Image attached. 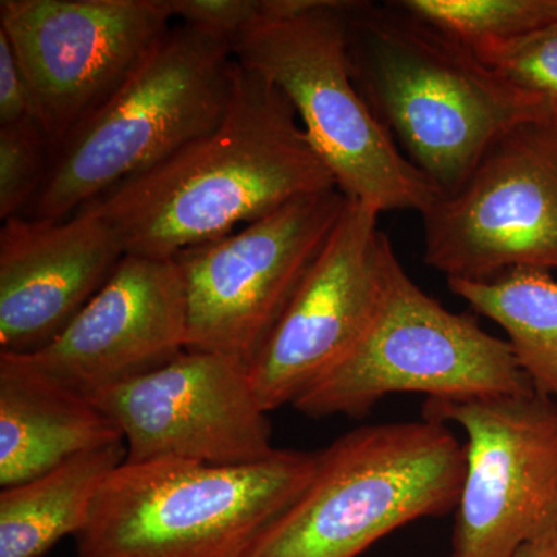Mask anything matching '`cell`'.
Returning <instances> with one entry per match:
<instances>
[{"instance_id": "1", "label": "cell", "mask_w": 557, "mask_h": 557, "mask_svg": "<svg viewBox=\"0 0 557 557\" xmlns=\"http://www.w3.org/2000/svg\"><path fill=\"white\" fill-rule=\"evenodd\" d=\"M332 188V172L284 94L237 64L218 127L87 205L115 231L126 255L174 259Z\"/></svg>"}, {"instance_id": "2", "label": "cell", "mask_w": 557, "mask_h": 557, "mask_svg": "<svg viewBox=\"0 0 557 557\" xmlns=\"http://www.w3.org/2000/svg\"><path fill=\"white\" fill-rule=\"evenodd\" d=\"M346 33L359 94L440 194L456 189L512 127L555 115L480 60L474 47L413 16L398 0H348Z\"/></svg>"}, {"instance_id": "3", "label": "cell", "mask_w": 557, "mask_h": 557, "mask_svg": "<svg viewBox=\"0 0 557 557\" xmlns=\"http://www.w3.org/2000/svg\"><path fill=\"white\" fill-rule=\"evenodd\" d=\"M237 62L228 40L175 25L115 91L51 148L25 218L61 220L170 159L225 116Z\"/></svg>"}, {"instance_id": "4", "label": "cell", "mask_w": 557, "mask_h": 557, "mask_svg": "<svg viewBox=\"0 0 557 557\" xmlns=\"http://www.w3.org/2000/svg\"><path fill=\"white\" fill-rule=\"evenodd\" d=\"M348 0H260L233 42L237 64L284 94L348 200L383 214L423 212L438 190L366 104L347 61Z\"/></svg>"}, {"instance_id": "5", "label": "cell", "mask_w": 557, "mask_h": 557, "mask_svg": "<svg viewBox=\"0 0 557 557\" xmlns=\"http://www.w3.org/2000/svg\"><path fill=\"white\" fill-rule=\"evenodd\" d=\"M318 453L277 449L247 465L182 458L116 468L75 536L78 557H248L307 490Z\"/></svg>"}, {"instance_id": "6", "label": "cell", "mask_w": 557, "mask_h": 557, "mask_svg": "<svg viewBox=\"0 0 557 557\" xmlns=\"http://www.w3.org/2000/svg\"><path fill=\"white\" fill-rule=\"evenodd\" d=\"M465 448L437 421L362 426L319 450L317 474L248 557H358L457 507Z\"/></svg>"}, {"instance_id": "7", "label": "cell", "mask_w": 557, "mask_h": 557, "mask_svg": "<svg viewBox=\"0 0 557 557\" xmlns=\"http://www.w3.org/2000/svg\"><path fill=\"white\" fill-rule=\"evenodd\" d=\"M531 391L508 341L445 309L397 258L368 332L293 406L310 418L359 417L394 394L468 399Z\"/></svg>"}, {"instance_id": "8", "label": "cell", "mask_w": 557, "mask_h": 557, "mask_svg": "<svg viewBox=\"0 0 557 557\" xmlns=\"http://www.w3.org/2000/svg\"><path fill=\"white\" fill-rule=\"evenodd\" d=\"M338 188L299 197L175 256L188 307L186 350L251 368L339 222Z\"/></svg>"}, {"instance_id": "9", "label": "cell", "mask_w": 557, "mask_h": 557, "mask_svg": "<svg viewBox=\"0 0 557 557\" xmlns=\"http://www.w3.org/2000/svg\"><path fill=\"white\" fill-rule=\"evenodd\" d=\"M421 219L424 262L448 281L557 271V116L498 137Z\"/></svg>"}, {"instance_id": "10", "label": "cell", "mask_w": 557, "mask_h": 557, "mask_svg": "<svg viewBox=\"0 0 557 557\" xmlns=\"http://www.w3.org/2000/svg\"><path fill=\"white\" fill-rule=\"evenodd\" d=\"M423 413L467 437L449 557H512L557 530V403L531 391L428 399Z\"/></svg>"}, {"instance_id": "11", "label": "cell", "mask_w": 557, "mask_h": 557, "mask_svg": "<svg viewBox=\"0 0 557 557\" xmlns=\"http://www.w3.org/2000/svg\"><path fill=\"white\" fill-rule=\"evenodd\" d=\"M166 0H2L5 33L51 148L171 28Z\"/></svg>"}, {"instance_id": "12", "label": "cell", "mask_w": 557, "mask_h": 557, "mask_svg": "<svg viewBox=\"0 0 557 557\" xmlns=\"http://www.w3.org/2000/svg\"><path fill=\"white\" fill-rule=\"evenodd\" d=\"M379 212L347 199L259 357L249 381L267 412L295 405L350 354L379 313L397 259Z\"/></svg>"}, {"instance_id": "13", "label": "cell", "mask_w": 557, "mask_h": 557, "mask_svg": "<svg viewBox=\"0 0 557 557\" xmlns=\"http://www.w3.org/2000/svg\"><path fill=\"white\" fill-rule=\"evenodd\" d=\"M90 399L119 426L127 463L182 458L247 465L277 450L248 369L220 355L185 350Z\"/></svg>"}, {"instance_id": "14", "label": "cell", "mask_w": 557, "mask_h": 557, "mask_svg": "<svg viewBox=\"0 0 557 557\" xmlns=\"http://www.w3.org/2000/svg\"><path fill=\"white\" fill-rule=\"evenodd\" d=\"M188 307L175 259L126 255L64 332L25 355L62 386L94 398L186 350Z\"/></svg>"}, {"instance_id": "15", "label": "cell", "mask_w": 557, "mask_h": 557, "mask_svg": "<svg viewBox=\"0 0 557 557\" xmlns=\"http://www.w3.org/2000/svg\"><path fill=\"white\" fill-rule=\"evenodd\" d=\"M126 256L89 205L61 220L0 228V351L33 354L67 329Z\"/></svg>"}, {"instance_id": "16", "label": "cell", "mask_w": 557, "mask_h": 557, "mask_svg": "<svg viewBox=\"0 0 557 557\" xmlns=\"http://www.w3.org/2000/svg\"><path fill=\"white\" fill-rule=\"evenodd\" d=\"M116 442H124L119 426L90 398L51 380L25 355L0 351V486Z\"/></svg>"}, {"instance_id": "17", "label": "cell", "mask_w": 557, "mask_h": 557, "mask_svg": "<svg viewBox=\"0 0 557 557\" xmlns=\"http://www.w3.org/2000/svg\"><path fill=\"white\" fill-rule=\"evenodd\" d=\"M126 456V443H112L20 485L2 487L0 557H42L65 536H76L101 486Z\"/></svg>"}, {"instance_id": "18", "label": "cell", "mask_w": 557, "mask_h": 557, "mask_svg": "<svg viewBox=\"0 0 557 557\" xmlns=\"http://www.w3.org/2000/svg\"><path fill=\"white\" fill-rule=\"evenodd\" d=\"M450 292L507 333L520 369L557 403V281L541 270H512L490 281L449 278Z\"/></svg>"}, {"instance_id": "19", "label": "cell", "mask_w": 557, "mask_h": 557, "mask_svg": "<svg viewBox=\"0 0 557 557\" xmlns=\"http://www.w3.org/2000/svg\"><path fill=\"white\" fill-rule=\"evenodd\" d=\"M413 16L471 47L519 38L557 21V0H398Z\"/></svg>"}, {"instance_id": "20", "label": "cell", "mask_w": 557, "mask_h": 557, "mask_svg": "<svg viewBox=\"0 0 557 557\" xmlns=\"http://www.w3.org/2000/svg\"><path fill=\"white\" fill-rule=\"evenodd\" d=\"M51 143L38 120L0 126V220L24 214L49 168Z\"/></svg>"}, {"instance_id": "21", "label": "cell", "mask_w": 557, "mask_h": 557, "mask_svg": "<svg viewBox=\"0 0 557 557\" xmlns=\"http://www.w3.org/2000/svg\"><path fill=\"white\" fill-rule=\"evenodd\" d=\"M480 60L557 115V21L519 38L474 47Z\"/></svg>"}, {"instance_id": "22", "label": "cell", "mask_w": 557, "mask_h": 557, "mask_svg": "<svg viewBox=\"0 0 557 557\" xmlns=\"http://www.w3.org/2000/svg\"><path fill=\"white\" fill-rule=\"evenodd\" d=\"M172 17L208 35L234 40L259 20L260 0H166Z\"/></svg>"}, {"instance_id": "23", "label": "cell", "mask_w": 557, "mask_h": 557, "mask_svg": "<svg viewBox=\"0 0 557 557\" xmlns=\"http://www.w3.org/2000/svg\"><path fill=\"white\" fill-rule=\"evenodd\" d=\"M36 119L30 89L5 33L0 32V126Z\"/></svg>"}, {"instance_id": "24", "label": "cell", "mask_w": 557, "mask_h": 557, "mask_svg": "<svg viewBox=\"0 0 557 557\" xmlns=\"http://www.w3.org/2000/svg\"><path fill=\"white\" fill-rule=\"evenodd\" d=\"M512 557H557V530L528 542Z\"/></svg>"}]
</instances>
